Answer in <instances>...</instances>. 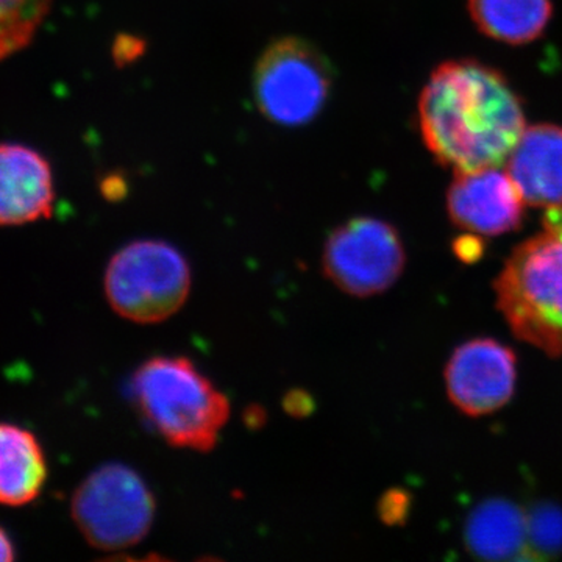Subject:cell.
<instances>
[{"mask_svg": "<svg viewBox=\"0 0 562 562\" xmlns=\"http://www.w3.org/2000/svg\"><path fill=\"white\" fill-rule=\"evenodd\" d=\"M419 125L436 160L457 172L508 160L525 131L519 98L497 70L482 63H443L425 85Z\"/></svg>", "mask_w": 562, "mask_h": 562, "instance_id": "cell-1", "label": "cell"}, {"mask_svg": "<svg viewBox=\"0 0 562 562\" xmlns=\"http://www.w3.org/2000/svg\"><path fill=\"white\" fill-rule=\"evenodd\" d=\"M132 386L140 413L177 449L211 452L231 419L227 395L188 358H150Z\"/></svg>", "mask_w": 562, "mask_h": 562, "instance_id": "cell-2", "label": "cell"}, {"mask_svg": "<svg viewBox=\"0 0 562 562\" xmlns=\"http://www.w3.org/2000/svg\"><path fill=\"white\" fill-rule=\"evenodd\" d=\"M495 291L514 335L550 357H561L562 205L550 206L546 231L513 251Z\"/></svg>", "mask_w": 562, "mask_h": 562, "instance_id": "cell-3", "label": "cell"}, {"mask_svg": "<svg viewBox=\"0 0 562 562\" xmlns=\"http://www.w3.org/2000/svg\"><path fill=\"white\" fill-rule=\"evenodd\" d=\"M190 262L171 244L140 239L111 258L103 291L111 310L135 324H160L180 312L190 297Z\"/></svg>", "mask_w": 562, "mask_h": 562, "instance_id": "cell-4", "label": "cell"}, {"mask_svg": "<svg viewBox=\"0 0 562 562\" xmlns=\"http://www.w3.org/2000/svg\"><path fill=\"white\" fill-rule=\"evenodd\" d=\"M155 513L154 494L143 476L121 462L91 472L70 501L74 524L87 542L102 552H120L143 541Z\"/></svg>", "mask_w": 562, "mask_h": 562, "instance_id": "cell-5", "label": "cell"}, {"mask_svg": "<svg viewBox=\"0 0 562 562\" xmlns=\"http://www.w3.org/2000/svg\"><path fill=\"white\" fill-rule=\"evenodd\" d=\"M330 88L324 55L299 38L276 41L255 69V99L261 113L286 127L310 124L324 109Z\"/></svg>", "mask_w": 562, "mask_h": 562, "instance_id": "cell-6", "label": "cell"}, {"mask_svg": "<svg viewBox=\"0 0 562 562\" xmlns=\"http://www.w3.org/2000/svg\"><path fill=\"white\" fill-rule=\"evenodd\" d=\"M405 266L395 228L375 217H355L335 228L325 243L322 268L336 288L371 297L390 290Z\"/></svg>", "mask_w": 562, "mask_h": 562, "instance_id": "cell-7", "label": "cell"}, {"mask_svg": "<svg viewBox=\"0 0 562 562\" xmlns=\"http://www.w3.org/2000/svg\"><path fill=\"white\" fill-rule=\"evenodd\" d=\"M450 401L471 416L501 409L513 397L516 357L492 339H475L454 351L447 366Z\"/></svg>", "mask_w": 562, "mask_h": 562, "instance_id": "cell-8", "label": "cell"}, {"mask_svg": "<svg viewBox=\"0 0 562 562\" xmlns=\"http://www.w3.org/2000/svg\"><path fill=\"white\" fill-rule=\"evenodd\" d=\"M498 168L457 172L447 195V209L458 227L483 236H498L520 227L522 192L508 171Z\"/></svg>", "mask_w": 562, "mask_h": 562, "instance_id": "cell-9", "label": "cell"}, {"mask_svg": "<svg viewBox=\"0 0 562 562\" xmlns=\"http://www.w3.org/2000/svg\"><path fill=\"white\" fill-rule=\"evenodd\" d=\"M54 181L49 162L18 144L0 146V225L32 224L50 217Z\"/></svg>", "mask_w": 562, "mask_h": 562, "instance_id": "cell-10", "label": "cell"}, {"mask_svg": "<svg viewBox=\"0 0 562 562\" xmlns=\"http://www.w3.org/2000/svg\"><path fill=\"white\" fill-rule=\"evenodd\" d=\"M506 171L532 206L562 205V127L525 128L508 157Z\"/></svg>", "mask_w": 562, "mask_h": 562, "instance_id": "cell-11", "label": "cell"}, {"mask_svg": "<svg viewBox=\"0 0 562 562\" xmlns=\"http://www.w3.org/2000/svg\"><path fill=\"white\" fill-rule=\"evenodd\" d=\"M47 458L27 428L0 422V505H31L46 486Z\"/></svg>", "mask_w": 562, "mask_h": 562, "instance_id": "cell-12", "label": "cell"}, {"mask_svg": "<svg viewBox=\"0 0 562 562\" xmlns=\"http://www.w3.org/2000/svg\"><path fill=\"white\" fill-rule=\"evenodd\" d=\"M464 542L480 560L530 561L527 513L508 501L483 502L465 520Z\"/></svg>", "mask_w": 562, "mask_h": 562, "instance_id": "cell-13", "label": "cell"}, {"mask_svg": "<svg viewBox=\"0 0 562 562\" xmlns=\"http://www.w3.org/2000/svg\"><path fill=\"white\" fill-rule=\"evenodd\" d=\"M476 27L502 43L527 44L542 35L552 18L550 0H469Z\"/></svg>", "mask_w": 562, "mask_h": 562, "instance_id": "cell-14", "label": "cell"}, {"mask_svg": "<svg viewBox=\"0 0 562 562\" xmlns=\"http://www.w3.org/2000/svg\"><path fill=\"white\" fill-rule=\"evenodd\" d=\"M52 0H0V60L27 46Z\"/></svg>", "mask_w": 562, "mask_h": 562, "instance_id": "cell-15", "label": "cell"}, {"mask_svg": "<svg viewBox=\"0 0 562 562\" xmlns=\"http://www.w3.org/2000/svg\"><path fill=\"white\" fill-rule=\"evenodd\" d=\"M530 561H546L562 553V509L553 503H536L527 513Z\"/></svg>", "mask_w": 562, "mask_h": 562, "instance_id": "cell-16", "label": "cell"}, {"mask_svg": "<svg viewBox=\"0 0 562 562\" xmlns=\"http://www.w3.org/2000/svg\"><path fill=\"white\" fill-rule=\"evenodd\" d=\"M143 52V41L136 38V36H121V38H117L116 44H114V60H116V63H120V65H122V63L128 65V63L138 60Z\"/></svg>", "mask_w": 562, "mask_h": 562, "instance_id": "cell-17", "label": "cell"}, {"mask_svg": "<svg viewBox=\"0 0 562 562\" xmlns=\"http://www.w3.org/2000/svg\"><path fill=\"white\" fill-rule=\"evenodd\" d=\"M16 560V547L9 536V532L0 527V562H11Z\"/></svg>", "mask_w": 562, "mask_h": 562, "instance_id": "cell-18", "label": "cell"}]
</instances>
